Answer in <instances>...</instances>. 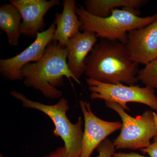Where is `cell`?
<instances>
[{"mask_svg": "<svg viewBox=\"0 0 157 157\" xmlns=\"http://www.w3.org/2000/svg\"><path fill=\"white\" fill-rule=\"evenodd\" d=\"M138 66L131 58L126 44L101 39L86 58L85 74L104 83L136 85L139 82Z\"/></svg>", "mask_w": 157, "mask_h": 157, "instance_id": "1", "label": "cell"}, {"mask_svg": "<svg viewBox=\"0 0 157 157\" xmlns=\"http://www.w3.org/2000/svg\"><path fill=\"white\" fill-rule=\"evenodd\" d=\"M68 52L56 41H53L46 48L42 59L30 63L22 68L23 83L26 87L39 91L45 98L56 99L63 93L57 88L64 84V78L73 79L80 84L71 73L67 64Z\"/></svg>", "mask_w": 157, "mask_h": 157, "instance_id": "2", "label": "cell"}, {"mask_svg": "<svg viewBox=\"0 0 157 157\" xmlns=\"http://www.w3.org/2000/svg\"><path fill=\"white\" fill-rule=\"evenodd\" d=\"M133 8L115 9L108 17H97L90 14L83 6H76V13L82 24L81 30L95 33L101 39L115 40L126 44L128 33L145 27L157 19V13L145 17Z\"/></svg>", "mask_w": 157, "mask_h": 157, "instance_id": "3", "label": "cell"}, {"mask_svg": "<svg viewBox=\"0 0 157 157\" xmlns=\"http://www.w3.org/2000/svg\"><path fill=\"white\" fill-rule=\"evenodd\" d=\"M11 95L21 102L23 107L39 110L50 118L54 124L53 135L60 137L64 143L69 157H80L82 152V119L78 118L76 123H72L67 116L70 109L68 100L62 98L56 104L48 105L30 100L23 94L11 91Z\"/></svg>", "mask_w": 157, "mask_h": 157, "instance_id": "4", "label": "cell"}, {"mask_svg": "<svg viewBox=\"0 0 157 157\" xmlns=\"http://www.w3.org/2000/svg\"><path fill=\"white\" fill-rule=\"evenodd\" d=\"M105 104L115 111L122 121L120 133L113 141L116 149L135 150L150 145L151 140L157 136L152 110H145L141 115L135 117L128 114L117 103L105 101Z\"/></svg>", "mask_w": 157, "mask_h": 157, "instance_id": "5", "label": "cell"}, {"mask_svg": "<svg viewBox=\"0 0 157 157\" xmlns=\"http://www.w3.org/2000/svg\"><path fill=\"white\" fill-rule=\"evenodd\" d=\"M91 92L92 100L101 99L117 103L124 110L130 111L127 106L129 102L140 103L150 107L157 112L156 90L148 86L125 85L122 83L113 84L104 83L87 78L86 79Z\"/></svg>", "mask_w": 157, "mask_h": 157, "instance_id": "6", "label": "cell"}, {"mask_svg": "<svg viewBox=\"0 0 157 157\" xmlns=\"http://www.w3.org/2000/svg\"><path fill=\"white\" fill-rule=\"evenodd\" d=\"M56 24L54 21L47 30L39 33L29 47L17 55L0 60V73L6 79L11 81L23 80L21 70L24 67L40 60L46 48L53 41Z\"/></svg>", "mask_w": 157, "mask_h": 157, "instance_id": "7", "label": "cell"}, {"mask_svg": "<svg viewBox=\"0 0 157 157\" xmlns=\"http://www.w3.org/2000/svg\"><path fill=\"white\" fill-rule=\"evenodd\" d=\"M84 118V130L80 157H91L94 151L107 137L122 126V122L103 120L95 115L90 104L86 101H79Z\"/></svg>", "mask_w": 157, "mask_h": 157, "instance_id": "8", "label": "cell"}, {"mask_svg": "<svg viewBox=\"0 0 157 157\" xmlns=\"http://www.w3.org/2000/svg\"><path fill=\"white\" fill-rule=\"evenodd\" d=\"M10 4L18 10L22 19L21 33L34 38L43 32L45 24L44 17L54 6L59 5V0H10Z\"/></svg>", "mask_w": 157, "mask_h": 157, "instance_id": "9", "label": "cell"}, {"mask_svg": "<svg viewBox=\"0 0 157 157\" xmlns=\"http://www.w3.org/2000/svg\"><path fill=\"white\" fill-rule=\"evenodd\" d=\"M126 45L132 60L138 64L146 65L157 58V19L128 33Z\"/></svg>", "mask_w": 157, "mask_h": 157, "instance_id": "10", "label": "cell"}, {"mask_svg": "<svg viewBox=\"0 0 157 157\" xmlns=\"http://www.w3.org/2000/svg\"><path fill=\"white\" fill-rule=\"evenodd\" d=\"M98 40V37L95 33L86 31L79 32L68 41L66 47L68 52V67L78 81L85 72L86 58Z\"/></svg>", "mask_w": 157, "mask_h": 157, "instance_id": "11", "label": "cell"}, {"mask_svg": "<svg viewBox=\"0 0 157 157\" xmlns=\"http://www.w3.org/2000/svg\"><path fill=\"white\" fill-rule=\"evenodd\" d=\"M63 5L62 13L56 14V28L53 41L66 48L69 39L79 33L82 24L76 13V1L64 0Z\"/></svg>", "mask_w": 157, "mask_h": 157, "instance_id": "12", "label": "cell"}, {"mask_svg": "<svg viewBox=\"0 0 157 157\" xmlns=\"http://www.w3.org/2000/svg\"><path fill=\"white\" fill-rule=\"evenodd\" d=\"M21 16L11 4L2 5L0 8V29L6 33L9 45H18L21 35Z\"/></svg>", "mask_w": 157, "mask_h": 157, "instance_id": "13", "label": "cell"}, {"mask_svg": "<svg viewBox=\"0 0 157 157\" xmlns=\"http://www.w3.org/2000/svg\"><path fill=\"white\" fill-rule=\"evenodd\" d=\"M147 0H86L84 7L90 14L101 17L111 14V11L119 7L139 9L145 5Z\"/></svg>", "mask_w": 157, "mask_h": 157, "instance_id": "14", "label": "cell"}, {"mask_svg": "<svg viewBox=\"0 0 157 157\" xmlns=\"http://www.w3.org/2000/svg\"><path fill=\"white\" fill-rule=\"evenodd\" d=\"M137 77L139 82L157 91V58L139 70Z\"/></svg>", "mask_w": 157, "mask_h": 157, "instance_id": "15", "label": "cell"}, {"mask_svg": "<svg viewBox=\"0 0 157 157\" xmlns=\"http://www.w3.org/2000/svg\"><path fill=\"white\" fill-rule=\"evenodd\" d=\"M97 149L98 152V157H112L116 148L113 142L107 138Z\"/></svg>", "mask_w": 157, "mask_h": 157, "instance_id": "16", "label": "cell"}, {"mask_svg": "<svg viewBox=\"0 0 157 157\" xmlns=\"http://www.w3.org/2000/svg\"><path fill=\"white\" fill-rule=\"evenodd\" d=\"M140 150L143 153L148 155L150 157H157V136L154 137L149 146Z\"/></svg>", "mask_w": 157, "mask_h": 157, "instance_id": "17", "label": "cell"}, {"mask_svg": "<svg viewBox=\"0 0 157 157\" xmlns=\"http://www.w3.org/2000/svg\"><path fill=\"white\" fill-rule=\"evenodd\" d=\"M43 157H69L67 149L64 146L57 148L47 155Z\"/></svg>", "mask_w": 157, "mask_h": 157, "instance_id": "18", "label": "cell"}, {"mask_svg": "<svg viewBox=\"0 0 157 157\" xmlns=\"http://www.w3.org/2000/svg\"><path fill=\"white\" fill-rule=\"evenodd\" d=\"M112 157H146L142 155L137 154V153L131 152L129 153H126L114 152Z\"/></svg>", "mask_w": 157, "mask_h": 157, "instance_id": "19", "label": "cell"}, {"mask_svg": "<svg viewBox=\"0 0 157 157\" xmlns=\"http://www.w3.org/2000/svg\"><path fill=\"white\" fill-rule=\"evenodd\" d=\"M153 115L154 119L155 124L157 128V114L155 112L153 111Z\"/></svg>", "mask_w": 157, "mask_h": 157, "instance_id": "20", "label": "cell"}, {"mask_svg": "<svg viewBox=\"0 0 157 157\" xmlns=\"http://www.w3.org/2000/svg\"><path fill=\"white\" fill-rule=\"evenodd\" d=\"M1 157H5L4 156L2 155V154H1Z\"/></svg>", "mask_w": 157, "mask_h": 157, "instance_id": "21", "label": "cell"}]
</instances>
